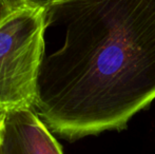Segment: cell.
<instances>
[{
    "label": "cell",
    "instance_id": "cell-1",
    "mask_svg": "<svg viewBox=\"0 0 155 154\" xmlns=\"http://www.w3.org/2000/svg\"><path fill=\"white\" fill-rule=\"evenodd\" d=\"M33 110L68 140L121 130L155 99V0H41Z\"/></svg>",
    "mask_w": 155,
    "mask_h": 154
},
{
    "label": "cell",
    "instance_id": "cell-2",
    "mask_svg": "<svg viewBox=\"0 0 155 154\" xmlns=\"http://www.w3.org/2000/svg\"><path fill=\"white\" fill-rule=\"evenodd\" d=\"M43 53V8L34 1L0 23V110L33 109Z\"/></svg>",
    "mask_w": 155,
    "mask_h": 154
},
{
    "label": "cell",
    "instance_id": "cell-5",
    "mask_svg": "<svg viewBox=\"0 0 155 154\" xmlns=\"http://www.w3.org/2000/svg\"><path fill=\"white\" fill-rule=\"evenodd\" d=\"M4 112H5V111H2V110H0V126H1V121H2V118H3Z\"/></svg>",
    "mask_w": 155,
    "mask_h": 154
},
{
    "label": "cell",
    "instance_id": "cell-4",
    "mask_svg": "<svg viewBox=\"0 0 155 154\" xmlns=\"http://www.w3.org/2000/svg\"><path fill=\"white\" fill-rule=\"evenodd\" d=\"M33 2L34 0H0V23L17 11L30 5Z\"/></svg>",
    "mask_w": 155,
    "mask_h": 154
},
{
    "label": "cell",
    "instance_id": "cell-3",
    "mask_svg": "<svg viewBox=\"0 0 155 154\" xmlns=\"http://www.w3.org/2000/svg\"><path fill=\"white\" fill-rule=\"evenodd\" d=\"M0 154H63L49 128L31 108L4 112L0 126Z\"/></svg>",
    "mask_w": 155,
    "mask_h": 154
}]
</instances>
